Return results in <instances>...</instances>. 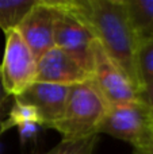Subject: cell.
<instances>
[{"mask_svg":"<svg viewBox=\"0 0 153 154\" xmlns=\"http://www.w3.org/2000/svg\"><path fill=\"white\" fill-rule=\"evenodd\" d=\"M87 15L96 41L108 57L127 75L140 93L136 53L138 42L133 32L123 0H86Z\"/></svg>","mask_w":153,"mask_h":154,"instance_id":"6da1fadb","label":"cell"},{"mask_svg":"<svg viewBox=\"0 0 153 154\" xmlns=\"http://www.w3.org/2000/svg\"><path fill=\"white\" fill-rule=\"evenodd\" d=\"M108 108V103L92 80L72 85L64 115L52 128L68 141L99 135L98 131Z\"/></svg>","mask_w":153,"mask_h":154,"instance_id":"7a4b0ae2","label":"cell"},{"mask_svg":"<svg viewBox=\"0 0 153 154\" xmlns=\"http://www.w3.org/2000/svg\"><path fill=\"white\" fill-rule=\"evenodd\" d=\"M54 46L79 58L92 73V43L95 32L87 15L86 0H53Z\"/></svg>","mask_w":153,"mask_h":154,"instance_id":"3957f363","label":"cell"},{"mask_svg":"<svg viewBox=\"0 0 153 154\" xmlns=\"http://www.w3.org/2000/svg\"><path fill=\"white\" fill-rule=\"evenodd\" d=\"M98 133L108 134L138 149L153 139V118L141 100L113 106Z\"/></svg>","mask_w":153,"mask_h":154,"instance_id":"277c9868","label":"cell"},{"mask_svg":"<svg viewBox=\"0 0 153 154\" xmlns=\"http://www.w3.org/2000/svg\"><path fill=\"white\" fill-rule=\"evenodd\" d=\"M0 72L5 91L12 97L24 92L37 79V58L16 29L5 34Z\"/></svg>","mask_w":153,"mask_h":154,"instance_id":"5b68a950","label":"cell"},{"mask_svg":"<svg viewBox=\"0 0 153 154\" xmlns=\"http://www.w3.org/2000/svg\"><path fill=\"white\" fill-rule=\"evenodd\" d=\"M92 81L108 106L134 103L140 100L138 91L127 75L106 54L98 41L92 43Z\"/></svg>","mask_w":153,"mask_h":154,"instance_id":"8992f818","label":"cell"},{"mask_svg":"<svg viewBox=\"0 0 153 154\" xmlns=\"http://www.w3.org/2000/svg\"><path fill=\"white\" fill-rule=\"evenodd\" d=\"M91 79V70L80 60L56 46L37 60L35 81L72 87Z\"/></svg>","mask_w":153,"mask_h":154,"instance_id":"52a82bcc","label":"cell"},{"mask_svg":"<svg viewBox=\"0 0 153 154\" xmlns=\"http://www.w3.org/2000/svg\"><path fill=\"white\" fill-rule=\"evenodd\" d=\"M54 18L56 10L49 0H38L16 30L35 58L54 48Z\"/></svg>","mask_w":153,"mask_h":154,"instance_id":"ba28073f","label":"cell"},{"mask_svg":"<svg viewBox=\"0 0 153 154\" xmlns=\"http://www.w3.org/2000/svg\"><path fill=\"white\" fill-rule=\"evenodd\" d=\"M69 88L67 85L50 84V82L35 81L15 100L33 106L39 114L43 127L52 128L62 118L67 107Z\"/></svg>","mask_w":153,"mask_h":154,"instance_id":"9c48e42d","label":"cell"},{"mask_svg":"<svg viewBox=\"0 0 153 154\" xmlns=\"http://www.w3.org/2000/svg\"><path fill=\"white\" fill-rule=\"evenodd\" d=\"M138 43L153 39V0H123Z\"/></svg>","mask_w":153,"mask_h":154,"instance_id":"30bf717a","label":"cell"},{"mask_svg":"<svg viewBox=\"0 0 153 154\" xmlns=\"http://www.w3.org/2000/svg\"><path fill=\"white\" fill-rule=\"evenodd\" d=\"M38 0H0V30H15Z\"/></svg>","mask_w":153,"mask_h":154,"instance_id":"8fae6325","label":"cell"},{"mask_svg":"<svg viewBox=\"0 0 153 154\" xmlns=\"http://www.w3.org/2000/svg\"><path fill=\"white\" fill-rule=\"evenodd\" d=\"M24 125L42 126V120H41V116L37 112V109L33 106L14 99V104L10 109V114L0 126V134L11 127H20Z\"/></svg>","mask_w":153,"mask_h":154,"instance_id":"7c38bea8","label":"cell"},{"mask_svg":"<svg viewBox=\"0 0 153 154\" xmlns=\"http://www.w3.org/2000/svg\"><path fill=\"white\" fill-rule=\"evenodd\" d=\"M136 70L141 91L153 80V39L138 43L136 53Z\"/></svg>","mask_w":153,"mask_h":154,"instance_id":"4fadbf2b","label":"cell"},{"mask_svg":"<svg viewBox=\"0 0 153 154\" xmlns=\"http://www.w3.org/2000/svg\"><path fill=\"white\" fill-rule=\"evenodd\" d=\"M98 143V135H91L83 139H62L58 145L43 154H94Z\"/></svg>","mask_w":153,"mask_h":154,"instance_id":"5bb4252c","label":"cell"},{"mask_svg":"<svg viewBox=\"0 0 153 154\" xmlns=\"http://www.w3.org/2000/svg\"><path fill=\"white\" fill-rule=\"evenodd\" d=\"M138 96H140V100L148 107L149 112H151V115L153 118V80L149 81L148 84L140 91Z\"/></svg>","mask_w":153,"mask_h":154,"instance_id":"9a60e30c","label":"cell"},{"mask_svg":"<svg viewBox=\"0 0 153 154\" xmlns=\"http://www.w3.org/2000/svg\"><path fill=\"white\" fill-rule=\"evenodd\" d=\"M134 152L136 154H153V139L146 145H144V146L134 149Z\"/></svg>","mask_w":153,"mask_h":154,"instance_id":"2e32d148","label":"cell"},{"mask_svg":"<svg viewBox=\"0 0 153 154\" xmlns=\"http://www.w3.org/2000/svg\"><path fill=\"white\" fill-rule=\"evenodd\" d=\"M8 97H10V95L7 93V91H5V88H4L3 79H2V72H0V107L3 106V103H4Z\"/></svg>","mask_w":153,"mask_h":154,"instance_id":"e0dca14e","label":"cell"}]
</instances>
